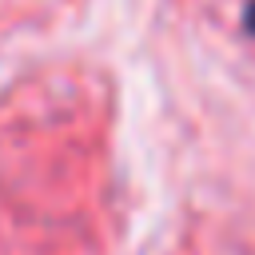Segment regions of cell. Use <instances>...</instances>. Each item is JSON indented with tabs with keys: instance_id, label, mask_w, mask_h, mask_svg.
<instances>
[{
	"instance_id": "6da1fadb",
	"label": "cell",
	"mask_w": 255,
	"mask_h": 255,
	"mask_svg": "<svg viewBox=\"0 0 255 255\" xmlns=\"http://www.w3.org/2000/svg\"><path fill=\"white\" fill-rule=\"evenodd\" d=\"M243 24H247V32H251V36H255V0H251V4H247V12H243Z\"/></svg>"
}]
</instances>
